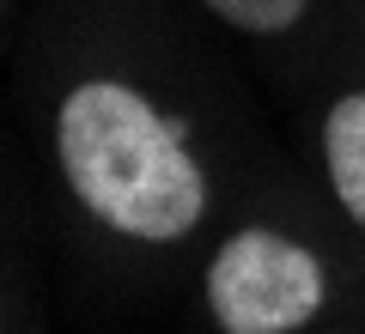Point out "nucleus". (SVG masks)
I'll use <instances>...</instances> for the list:
<instances>
[{
    "mask_svg": "<svg viewBox=\"0 0 365 334\" xmlns=\"http://www.w3.org/2000/svg\"><path fill=\"white\" fill-rule=\"evenodd\" d=\"M49 152L73 207L128 249H177L213 213L189 122L128 73L73 79L49 110Z\"/></svg>",
    "mask_w": 365,
    "mask_h": 334,
    "instance_id": "nucleus-1",
    "label": "nucleus"
},
{
    "mask_svg": "<svg viewBox=\"0 0 365 334\" xmlns=\"http://www.w3.org/2000/svg\"><path fill=\"white\" fill-rule=\"evenodd\" d=\"M329 298V261L299 231L268 219L225 231L201 268V310L213 334H311Z\"/></svg>",
    "mask_w": 365,
    "mask_h": 334,
    "instance_id": "nucleus-2",
    "label": "nucleus"
},
{
    "mask_svg": "<svg viewBox=\"0 0 365 334\" xmlns=\"http://www.w3.org/2000/svg\"><path fill=\"white\" fill-rule=\"evenodd\" d=\"M317 158L323 189L353 231H365V85H347L317 116Z\"/></svg>",
    "mask_w": 365,
    "mask_h": 334,
    "instance_id": "nucleus-3",
    "label": "nucleus"
},
{
    "mask_svg": "<svg viewBox=\"0 0 365 334\" xmlns=\"http://www.w3.org/2000/svg\"><path fill=\"white\" fill-rule=\"evenodd\" d=\"M207 19H220L225 31L237 37H256V43H274V37H292V31L311 19L317 0H195Z\"/></svg>",
    "mask_w": 365,
    "mask_h": 334,
    "instance_id": "nucleus-4",
    "label": "nucleus"
},
{
    "mask_svg": "<svg viewBox=\"0 0 365 334\" xmlns=\"http://www.w3.org/2000/svg\"><path fill=\"white\" fill-rule=\"evenodd\" d=\"M0 13H6V0H0Z\"/></svg>",
    "mask_w": 365,
    "mask_h": 334,
    "instance_id": "nucleus-5",
    "label": "nucleus"
}]
</instances>
